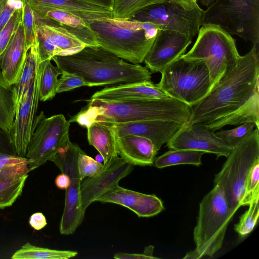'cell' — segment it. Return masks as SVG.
<instances>
[{"mask_svg": "<svg viewBox=\"0 0 259 259\" xmlns=\"http://www.w3.org/2000/svg\"><path fill=\"white\" fill-rule=\"evenodd\" d=\"M29 49L25 41L21 21L0 58L1 73L8 84L14 85L18 82Z\"/></svg>", "mask_w": 259, "mask_h": 259, "instance_id": "cell-21", "label": "cell"}, {"mask_svg": "<svg viewBox=\"0 0 259 259\" xmlns=\"http://www.w3.org/2000/svg\"><path fill=\"white\" fill-rule=\"evenodd\" d=\"M220 171L214 176V185L222 189L229 207L234 213L245 206V189L248 174L259 160V131L253 132L226 157Z\"/></svg>", "mask_w": 259, "mask_h": 259, "instance_id": "cell-6", "label": "cell"}, {"mask_svg": "<svg viewBox=\"0 0 259 259\" xmlns=\"http://www.w3.org/2000/svg\"><path fill=\"white\" fill-rule=\"evenodd\" d=\"M56 89L57 93L68 92L82 86H88L87 83L80 76L73 73L61 71Z\"/></svg>", "mask_w": 259, "mask_h": 259, "instance_id": "cell-40", "label": "cell"}, {"mask_svg": "<svg viewBox=\"0 0 259 259\" xmlns=\"http://www.w3.org/2000/svg\"><path fill=\"white\" fill-rule=\"evenodd\" d=\"M168 98L156 84L151 80H146L105 88L94 93L90 99L114 101L133 99L160 100Z\"/></svg>", "mask_w": 259, "mask_h": 259, "instance_id": "cell-22", "label": "cell"}, {"mask_svg": "<svg viewBox=\"0 0 259 259\" xmlns=\"http://www.w3.org/2000/svg\"><path fill=\"white\" fill-rule=\"evenodd\" d=\"M126 207L139 217L155 216L164 209L162 201L154 194H146L119 186L110 189L96 200Z\"/></svg>", "mask_w": 259, "mask_h": 259, "instance_id": "cell-19", "label": "cell"}, {"mask_svg": "<svg viewBox=\"0 0 259 259\" xmlns=\"http://www.w3.org/2000/svg\"><path fill=\"white\" fill-rule=\"evenodd\" d=\"M36 20L40 62L52 60L55 56L76 53L87 46L67 28L55 23Z\"/></svg>", "mask_w": 259, "mask_h": 259, "instance_id": "cell-14", "label": "cell"}, {"mask_svg": "<svg viewBox=\"0 0 259 259\" xmlns=\"http://www.w3.org/2000/svg\"><path fill=\"white\" fill-rule=\"evenodd\" d=\"M234 214L221 188L214 185L199 203L193 231L196 247L183 258L211 257L222 248L228 224Z\"/></svg>", "mask_w": 259, "mask_h": 259, "instance_id": "cell-4", "label": "cell"}, {"mask_svg": "<svg viewBox=\"0 0 259 259\" xmlns=\"http://www.w3.org/2000/svg\"><path fill=\"white\" fill-rule=\"evenodd\" d=\"M154 247L150 245L145 248L143 252L146 255H148L150 258H157V257L154 256L153 255Z\"/></svg>", "mask_w": 259, "mask_h": 259, "instance_id": "cell-47", "label": "cell"}, {"mask_svg": "<svg viewBox=\"0 0 259 259\" xmlns=\"http://www.w3.org/2000/svg\"><path fill=\"white\" fill-rule=\"evenodd\" d=\"M82 149L69 140L50 159L61 170L68 175L70 184L65 189L63 212L59 224L62 235L73 234L84 220L85 210L81 204V180L77 167V159Z\"/></svg>", "mask_w": 259, "mask_h": 259, "instance_id": "cell-10", "label": "cell"}, {"mask_svg": "<svg viewBox=\"0 0 259 259\" xmlns=\"http://www.w3.org/2000/svg\"><path fill=\"white\" fill-rule=\"evenodd\" d=\"M216 0H199L200 4L208 8Z\"/></svg>", "mask_w": 259, "mask_h": 259, "instance_id": "cell-49", "label": "cell"}, {"mask_svg": "<svg viewBox=\"0 0 259 259\" xmlns=\"http://www.w3.org/2000/svg\"><path fill=\"white\" fill-rule=\"evenodd\" d=\"M70 123L62 114L43 118L28 144L26 158L30 171L44 164L69 140Z\"/></svg>", "mask_w": 259, "mask_h": 259, "instance_id": "cell-12", "label": "cell"}, {"mask_svg": "<svg viewBox=\"0 0 259 259\" xmlns=\"http://www.w3.org/2000/svg\"><path fill=\"white\" fill-rule=\"evenodd\" d=\"M104 164L86 154L82 150L77 159L78 171L81 180L98 174L103 167Z\"/></svg>", "mask_w": 259, "mask_h": 259, "instance_id": "cell-38", "label": "cell"}, {"mask_svg": "<svg viewBox=\"0 0 259 259\" xmlns=\"http://www.w3.org/2000/svg\"><path fill=\"white\" fill-rule=\"evenodd\" d=\"M204 153L193 150L170 149L155 157L153 165L158 168L179 164H192L199 166L201 164V157Z\"/></svg>", "mask_w": 259, "mask_h": 259, "instance_id": "cell-26", "label": "cell"}, {"mask_svg": "<svg viewBox=\"0 0 259 259\" xmlns=\"http://www.w3.org/2000/svg\"><path fill=\"white\" fill-rule=\"evenodd\" d=\"M55 183L58 188L65 190L70 184V178L67 174L62 173L56 177Z\"/></svg>", "mask_w": 259, "mask_h": 259, "instance_id": "cell-44", "label": "cell"}, {"mask_svg": "<svg viewBox=\"0 0 259 259\" xmlns=\"http://www.w3.org/2000/svg\"><path fill=\"white\" fill-rule=\"evenodd\" d=\"M28 159L15 154L0 153V181L28 175Z\"/></svg>", "mask_w": 259, "mask_h": 259, "instance_id": "cell-30", "label": "cell"}, {"mask_svg": "<svg viewBox=\"0 0 259 259\" xmlns=\"http://www.w3.org/2000/svg\"><path fill=\"white\" fill-rule=\"evenodd\" d=\"M185 5L189 7L190 8H193L198 5V0H180Z\"/></svg>", "mask_w": 259, "mask_h": 259, "instance_id": "cell-48", "label": "cell"}, {"mask_svg": "<svg viewBox=\"0 0 259 259\" xmlns=\"http://www.w3.org/2000/svg\"><path fill=\"white\" fill-rule=\"evenodd\" d=\"M108 123L112 128L115 139L126 135L143 137L152 142L157 152L185 124L176 121L160 119Z\"/></svg>", "mask_w": 259, "mask_h": 259, "instance_id": "cell-18", "label": "cell"}, {"mask_svg": "<svg viewBox=\"0 0 259 259\" xmlns=\"http://www.w3.org/2000/svg\"><path fill=\"white\" fill-rule=\"evenodd\" d=\"M192 38L182 33L159 29L145 56V67L152 73L161 72L169 64L184 55Z\"/></svg>", "mask_w": 259, "mask_h": 259, "instance_id": "cell-16", "label": "cell"}, {"mask_svg": "<svg viewBox=\"0 0 259 259\" xmlns=\"http://www.w3.org/2000/svg\"><path fill=\"white\" fill-rule=\"evenodd\" d=\"M134 166L119 157L104 165L96 175L82 180L80 186L82 207L86 209L101 195L117 186L119 181L128 175Z\"/></svg>", "mask_w": 259, "mask_h": 259, "instance_id": "cell-17", "label": "cell"}, {"mask_svg": "<svg viewBox=\"0 0 259 259\" xmlns=\"http://www.w3.org/2000/svg\"><path fill=\"white\" fill-rule=\"evenodd\" d=\"M89 27L99 47L133 64H140L151 47L159 29L132 30L117 27L107 20L92 22Z\"/></svg>", "mask_w": 259, "mask_h": 259, "instance_id": "cell-9", "label": "cell"}, {"mask_svg": "<svg viewBox=\"0 0 259 259\" xmlns=\"http://www.w3.org/2000/svg\"><path fill=\"white\" fill-rule=\"evenodd\" d=\"M82 108L89 123L95 121L121 123L160 119L187 123L192 107L168 98L160 100L133 99L105 101L90 99Z\"/></svg>", "mask_w": 259, "mask_h": 259, "instance_id": "cell-3", "label": "cell"}, {"mask_svg": "<svg viewBox=\"0 0 259 259\" xmlns=\"http://www.w3.org/2000/svg\"><path fill=\"white\" fill-rule=\"evenodd\" d=\"M169 149H188L227 157L233 148L203 123H187L166 143Z\"/></svg>", "mask_w": 259, "mask_h": 259, "instance_id": "cell-15", "label": "cell"}, {"mask_svg": "<svg viewBox=\"0 0 259 259\" xmlns=\"http://www.w3.org/2000/svg\"><path fill=\"white\" fill-rule=\"evenodd\" d=\"M158 87L169 98L193 107L210 91V78L203 61L188 60L182 55L161 72Z\"/></svg>", "mask_w": 259, "mask_h": 259, "instance_id": "cell-7", "label": "cell"}, {"mask_svg": "<svg viewBox=\"0 0 259 259\" xmlns=\"http://www.w3.org/2000/svg\"><path fill=\"white\" fill-rule=\"evenodd\" d=\"M255 127L254 123L245 122L233 129L221 130L215 133L219 138L234 148L247 138Z\"/></svg>", "mask_w": 259, "mask_h": 259, "instance_id": "cell-34", "label": "cell"}, {"mask_svg": "<svg viewBox=\"0 0 259 259\" xmlns=\"http://www.w3.org/2000/svg\"><path fill=\"white\" fill-rule=\"evenodd\" d=\"M215 25L259 46V0H216L201 16V26Z\"/></svg>", "mask_w": 259, "mask_h": 259, "instance_id": "cell-8", "label": "cell"}, {"mask_svg": "<svg viewBox=\"0 0 259 259\" xmlns=\"http://www.w3.org/2000/svg\"><path fill=\"white\" fill-rule=\"evenodd\" d=\"M22 6L21 0H0V31L8 22L14 12Z\"/></svg>", "mask_w": 259, "mask_h": 259, "instance_id": "cell-41", "label": "cell"}, {"mask_svg": "<svg viewBox=\"0 0 259 259\" xmlns=\"http://www.w3.org/2000/svg\"><path fill=\"white\" fill-rule=\"evenodd\" d=\"M78 252L43 248L27 242L11 256L12 259H68L76 256Z\"/></svg>", "mask_w": 259, "mask_h": 259, "instance_id": "cell-27", "label": "cell"}, {"mask_svg": "<svg viewBox=\"0 0 259 259\" xmlns=\"http://www.w3.org/2000/svg\"><path fill=\"white\" fill-rule=\"evenodd\" d=\"M47 60L40 62L41 75L39 82V100L46 101L53 99L57 94L56 89L61 71Z\"/></svg>", "mask_w": 259, "mask_h": 259, "instance_id": "cell-29", "label": "cell"}, {"mask_svg": "<svg viewBox=\"0 0 259 259\" xmlns=\"http://www.w3.org/2000/svg\"><path fill=\"white\" fill-rule=\"evenodd\" d=\"M87 128L89 143L102 156L104 165L109 164L118 157L116 139L109 123L95 121Z\"/></svg>", "mask_w": 259, "mask_h": 259, "instance_id": "cell-24", "label": "cell"}, {"mask_svg": "<svg viewBox=\"0 0 259 259\" xmlns=\"http://www.w3.org/2000/svg\"><path fill=\"white\" fill-rule=\"evenodd\" d=\"M245 197L246 205L254 199L259 197V160L254 163L248 174L245 184Z\"/></svg>", "mask_w": 259, "mask_h": 259, "instance_id": "cell-39", "label": "cell"}, {"mask_svg": "<svg viewBox=\"0 0 259 259\" xmlns=\"http://www.w3.org/2000/svg\"><path fill=\"white\" fill-rule=\"evenodd\" d=\"M29 223L35 230H40L47 225L45 216L41 212H35L30 217Z\"/></svg>", "mask_w": 259, "mask_h": 259, "instance_id": "cell-43", "label": "cell"}, {"mask_svg": "<svg viewBox=\"0 0 259 259\" xmlns=\"http://www.w3.org/2000/svg\"><path fill=\"white\" fill-rule=\"evenodd\" d=\"M22 8L16 10L0 31V58L7 48L13 34L22 21Z\"/></svg>", "mask_w": 259, "mask_h": 259, "instance_id": "cell-37", "label": "cell"}, {"mask_svg": "<svg viewBox=\"0 0 259 259\" xmlns=\"http://www.w3.org/2000/svg\"><path fill=\"white\" fill-rule=\"evenodd\" d=\"M113 257L116 259H151L145 253H130L118 252L114 254Z\"/></svg>", "mask_w": 259, "mask_h": 259, "instance_id": "cell-45", "label": "cell"}, {"mask_svg": "<svg viewBox=\"0 0 259 259\" xmlns=\"http://www.w3.org/2000/svg\"><path fill=\"white\" fill-rule=\"evenodd\" d=\"M15 114L13 85L5 81L0 69V126L10 133Z\"/></svg>", "mask_w": 259, "mask_h": 259, "instance_id": "cell-28", "label": "cell"}, {"mask_svg": "<svg viewBox=\"0 0 259 259\" xmlns=\"http://www.w3.org/2000/svg\"><path fill=\"white\" fill-rule=\"evenodd\" d=\"M120 157L133 166H151L157 153L149 139L136 135H126L116 139Z\"/></svg>", "mask_w": 259, "mask_h": 259, "instance_id": "cell-23", "label": "cell"}, {"mask_svg": "<svg viewBox=\"0 0 259 259\" xmlns=\"http://www.w3.org/2000/svg\"><path fill=\"white\" fill-rule=\"evenodd\" d=\"M39 63L36 40L29 49L20 78L13 85L16 111L36 75Z\"/></svg>", "mask_w": 259, "mask_h": 259, "instance_id": "cell-25", "label": "cell"}, {"mask_svg": "<svg viewBox=\"0 0 259 259\" xmlns=\"http://www.w3.org/2000/svg\"><path fill=\"white\" fill-rule=\"evenodd\" d=\"M28 176L0 181V208L12 206L21 195Z\"/></svg>", "mask_w": 259, "mask_h": 259, "instance_id": "cell-33", "label": "cell"}, {"mask_svg": "<svg viewBox=\"0 0 259 259\" xmlns=\"http://www.w3.org/2000/svg\"><path fill=\"white\" fill-rule=\"evenodd\" d=\"M167 1H172V2H176V3H179V4H181V5H183L184 6H185L186 8H188V9H192V8H190L189 7H188V6H187L186 5H185L184 3H183L181 1H180V0H167Z\"/></svg>", "mask_w": 259, "mask_h": 259, "instance_id": "cell-50", "label": "cell"}, {"mask_svg": "<svg viewBox=\"0 0 259 259\" xmlns=\"http://www.w3.org/2000/svg\"><path fill=\"white\" fill-rule=\"evenodd\" d=\"M95 4L112 7L113 0H85Z\"/></svg>", "mask_w": 259, "mask_h": 259, "instance_id": "cell-46", "label": "cell"}, {"mask_svg": "<svg viewBox=\"0 0 259 259\" xmlns=\"http://www.w3.org/2000/svg\"><path fill=\"white\" fill-rule=\"evenodd\" d=\"M52 60L61 71L80 76L92 87L151 80L152 73L146 67L124 61L100 47L86 46L66 56H55Z\"/></svg>", "mask_w": 259, "mask_h": 259, "instance_id": "cell-2", "label": "cell"}, {"mask_svg": "<svg viewBox=\"0 0 259 259\" xmlns=\"http://www.w3.org/2000/svg\"><path fill=\"white\" fill-rule=\"evenodd\" d=\"M30 1H32V2H36V1H40V0H29Z\"/></svg>", "mask_w": 259, "mask_h": 259, "instance_id": "cell-51", "label": "cell"}, {"mask_svg": "<svg viewBox=\"0 0 259 259\" xmlns=\"http://www.w3.org/2000/svg\"><path fill=\"white\" fill-rule=\"evenodd\" d=\"M32 9L36 19L56 23L62 26L74 28L81 29L89 27L80 18L62 10H42L36 8H32Z\"/></svg>", "mask_w": 259, "mask_h": 259, "instance_id": "cell-31", "label": "cell"}, {"mask_svg": "<svg viewBox=\"0 0 259 259\" xmlns=\"http://www.w3.org/2000/svg\"><path fill=\"white\" fill-rule=\"evenodd\" d=\"M197 34L192 48L182 56L205 63L210 75V91L236 67L241 56L235 39L219 26L202 25Z\"/></svg>", "mask_w": 259, "mask_h": 259, "instance_id": "cell-5", "label": "cell"}, {"mask_svg": "<svg viewBox=\"0 0 259 259\" xmlns=\"http://www.w3.org/2000/svg\"><path fill=\"white\" fill-rule=\"evenodd\" d=\"M259 197L254 199L248 205L249 207L240 218L234 226L235 231L241 236L249 234L255 226L259 216Z\"/></svg>", "mask_w": 259, "mask_h": 259, "instance_id": "cell-35", "label": "cell"}, {"mask_svg": "<svg viewBox=\"0 0 259 259\" xmlns=\"http://www.w3.org/2000/svg\"><path fill=\"white\" fill-rule=\"evenodd\" d=\"M0 153L16 155L10 133L6 132L1 126Z\"/></svg>", "mask_w": 259, "mask_h": 259, "instance_id": "cell-42", "label": "cell"}, {"mask_svg": "<svg viewBox=\"0 0 259 259\" xmlns=\"http://www.w3.org/2000/svg\"><path fill=\"white\" fill-rule=\"evenodd\" d=\"M167 0H113V18L127 19L140 11Z\"/></svg>", "mask_w": 259, "mask_h": 259, "instance_id": "cell-32", "label": "cell"}, {"mask_svg": "<svg viewBox=\"0 0 259 259\" xmlns=\"http://www.w3.org/2000/svg\"><path fill=\"white\" fill-rule=\"evenodd\" d=\"M29 2L32 8L57 9L68 12L84 21L89 26L93 22L106 21L113 18L112 8L85 0H40Z\"/></svg>", "mask_w": 259, "mask_h": 259, "instance_id": "cell-20", "label": "cell"}, {"mask_svg": "<svg viewBox=\"0 0 259 259\" xmlns=\"http://www.w3.org/2000/svg\"><path fill=\"white\" fill-rule=\"evenodd\" d=\"M23 3L22 24L27 46L30 48L37 40V24L35 16L29 0Z\"/></svg>", "mask_w": 259, "mask_h": 259, "instance_id": "cell-36", "label": "cell"}, {"mask_svg": "<svg viewBox=\"0 0 259 259\" xmlns=\"http://www.w3.org/2000/svg\"><path fill=\"white\" fill-rule=\"evenodd\" d=\"M203 11L198 5L190 9L181 4L165 1L140 11L130 19L152 23L159 29L177 31L192 39L201 26Z\"/></svg>", "mask_w": 259, "mask_h": 259, "instance_id": "cell-11", "label": "cell"}, {"mask_svg": "<svg viewBox=\"0 0 259 259\" xmlns=\"http://www.w3.org/2000/svg\"><path fill=\"white\" fill-rule=\"evenodd\" d=\"M41 66L24 95L16 111L10 134L15 154L26 158L27 147L38 122L45 117L44 112L36 116L39 100Z\"/></svg>", "mask_w": 259, "mask_h": 259, "instance_id": "cell-13", "label": "cell"}, {"mask_svg": "<svg viewBox=\"0 0 259 259\" xmlns=\"http://www.w3.org/2000/svg\"><path fill=\"white\" fill-rule=\"evenodd\" d=\"M203 123L215 132L252 122L259 127V46L241 56L236 67L192 107L187 123Z\"/></svg>", "mask_w": 259, "mask_h": 259, "instance_id": "cell-1", "label": "cell"}]
</instances>
